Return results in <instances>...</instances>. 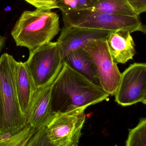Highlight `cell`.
<instances>
[{"mask_svg":"<svg viewBox=\"0 0 146 146\" xmlns=\"http://www.w3.org/2000/svg\"><path fill=\"white\" fill-rule=\"evenodd\" d=\"M109 95L63 62L51 87L52 111L65 112L102 102Z\"/></svg>","mask_w":146,"mask_h":146,"instance_id":"obj_1","label":"cell"},{"mask_svg":"<svg viewBox=\"0 0 146 146\" xmlns=\"http://www.w3.org/2000/svg\"><path fill=\"white\" fill-rule=\"evenodd\" d=\"M60 31L56 13L37 9L24 11L11 34L17 46L25 47L31 52L51 42Z\"/></svg>","mask_w":146,"mask_h":146,"instance_id":"obj_2","label":"cell"},{"mask_svg":"<svg viewBox=\"0 0 146 146\" xmlns=\"http://www.w3.org/2000/svg\"><path fill=\"white\" fill-rule=\"evenodd\" d=\"M16 61L7 53L3 54L0 57V91L3 113L1 138L18 133L27 126L25 117L21 110L15 88Z\"/></svg>","mask_w":146,"mask_h":146,"instance_id":"obj_3","label":"cell"},{"mask_svg":"<svg viewBox=\"0 0 146 146\" xmlns=\"http://www.w3.org/2000/svg\"><path fill=\"white\" fill-rule=\"evenodd\" d=\"M62 13L65 26H75L95 30L113 31L125 30L131 33L146 28L138 16H125L81 9Z\"/></svg>","mask_w":146,"mask_h":146,"instance_id":"obj_4","label":"cell"},{"mask_svg":"<svg viewBox=\"0 0 146 146\" xmlns=\"http://www.w3.org/2000/svg\"><path fill=\"white\" fill-rule=\"evenodd\" d=\"M63 63L57 42H51L30 52L29 58L25 62L37 88L52 83Z\"/></svg>","mask_w":146,"mask_h":146,"instance_id":"obj_5","label":"cell"},{"mask_svg":"<svg viewBox=\"0 0 146 146\" xmlns=\"http://www.w3.org/2000/svg\"><path fill=\"white\" fill-rule=\"evenodd\" d=\"M85 108L57 112L45 126L47 137L55 146H79L86 115Z\"/></svg>","mask_w":146,"mask_h":146,"instance_id":"obj_6","label":"cell"},{"mask_svg":"<svg viewBox=\"0 0 146 146\" xmlns=\"http://www.w3.org/2000/svg\"><path fill=\"white\" fill-rule=\"evenodd\" d=\"M96 66L100 86L109 95H115L121 76L112 60L106 40H94L83 49Z\"/></svg>","mask_w":146,"mask_h":146,"instance_id":"obj_7","label":"cell"},{"mask_svg":"<svg viewBox=\"0 0 146 146\" xmlns=\"http://www.w3.org/2000/svg\"><path fill=\"white\" fill-rule=\"evenodd\" d=\"M115 95L116 102L122 106L146 104L145 63L132 64L121 74Z\"/></svg>","mask_w":146,"mask_h":146,"instance_id":"obj_8","label":"cell"},{"mask_svg":"<svg viewBox=\"0 0 146 146\" xmlns=\"http://www.w3.org/2000/svg\"><path fill=\"white\" fill-rule=\"evenodd\" d=\"M111 32L64 26L57 42L62 59L72 51L83 49L92 40H106Z\"/></svg>","mask_w":146,"mask_h":146,"instance_id":"obj_9","label":"cell"},{"mask_svg":"<svg viewBox=\"0 0 146 146\" xmlns=\"http://www.w3.org/2000/svg\"><path fill=\"white\" fill-rule=\"evenodd\" d=\"M52 83L36 89L26 115L27 125L37 129L46 126L53 117L55 113L51 106Z\"/></svg>","mask_w":146,"mask_h":146,"instance_id":"obj_10","label":"cell"},{"mask_svg":"<svg viewBox=\"0 0 146 146\" xmlns=\"http://www.w3.org/2000/svg\"><path fill=\"white\" fill-rule=\"evenodd\" d=\"M131 33L127 30H116L111 31L106 38L109 51L117 65L125 64L133 59L136 51Z\"/></svg>","mask_w":146,"mask_h":146,"instance_id":"obj_11","label":"cell"},{"mask_svg":"<svg viewBox=\"0 0 146 146\" xmlns=\"http://www.w3.org/2000/svg\"><path fill=\"white\" fill-rule=\"evenodd\" d=\"M15 81L20 107L25 117L37 88L25 62H15Z\"/></svg>","mask_w":146,"mask_h":146,"instance_id":"obj_12","label":"cell"},{"mask_svg":"<svg viewBox=\"0 0 146 146\" xmlns=\"http://www.w3.org/2000/svg\"><path fill=\"white\" fill-rule=\"evenodd\" d=\"M63 62L93 84L101 87L94 62L83 49L77 50L66 55Z\"/></svg>","mask_w":146,"mask_h":146,"instance_id":"obj_13","label":"cell"},{"mask_svg":"<svg viewBox=\"0 0 146 146\" xmlns=\"http://www.w3.org/2000/svg\"><path fill=\"white\" fill-rule=\"evenodd\" d=\"M89 9L110 14L139 16L127 0H98Z\"/></svg>","mask_w":146,"mask_h":146,"instance_id":"obj_14","label":"cell"},{"mask_svg":"<svg viewBox=\"0 0 146 146\" xmlns=\"http://www.w3.org/2000/svg\"><path fill=\"white\" fill-rule=\"evenodd\" d=\"M37 129L27 125L21 131L0 139V146H25Z\"/></svg>","mask_w":146,"mask_h":146,"instance_id":"obj_15","label":"cell"},{"mask_svg":"<svg viewBox=\"0 0 146 146\" xmlns=\"http://www.w3.org/2000/svg\"><path fill=\"white\" fill-rule=\"evenodd\" d=\"M126 146H146V118L140 119L138 125L129 130Z\"/></svg>","mask_w":146,"mask_h":146,"instance_id":"obj_16","label":"cell"},{"mask_svg":"<svg viewBox=\"0 0 146 146\" xmlns=\"http://www.w3.org/2000/svg\"><path fill=\"white\" fill-rule=\"evenodd\" d=\"M98 0H56L57 8L62 13L89 9Z\"/></svg>","mask_w":146,"mask_h":146,"instance_id":"obj_17","label":"cell"},{"mask_svg":"<svg viewBox=\"0 0 146 146\" xmlns=\"http://www.w3.org/2000/svg\"><path fill=\"white\" fill-rule=\"evenodd\" d=\"M25 146H55L47 137L45 127L37 129Z\"/></svg>","mask_w":146,"mask_h":146,"instance_id":"obj_18","label":"cell"},{"mask_svg":"<svg viewBox=\"0 0 146 146\" xmlns=\"http://www.w3.org/2000/svg\"><path fill=\"white\" fill-rule=\"evenodd\" d=\"M38 9L51 10L57 8L56 0H25Z\"/></svg>","mask_w":146,"mask_h":146,"instance_id":"obj_19","label":"cell"},{"mask_svg":"<svg viewBox=\"0 0 146 146\" xmlns=\"http://www.w3.org/2000/svg\"><path fill=\"white\" fill-rule=\"evenodd\" d=\"M3 107L2 100L1 95L0 91V133L1 132L3 125Z\"/></svg>","mask_w":146,"mask_h":146,"instance_id":"obj_20","label":"cell"},{"mask_svg":"<svg viewBox=\"0 0 146 146\" xmlns=\"http://www.w3.org/2000/svg\"><path fill=\"white\" fill-rule=\"evenodd\" d=\"M6 38L3 36L0 33V53L2 51V50L3 48L5 45V42H6Z\"/></svg>","mask_w":146,"mask_h":146,"instance_id":"obj_21","label":"cell"},{"mask_svg":"<svg viewBox=\"0 0 146 146\" xmlns=\"http://www.w3.org/2000/svg\"><path fill=\"white\" fill-rule=\"evenodd\" d=\"M0 138H1V136H0Z\"/></svg>","mask_w":146,"mask_h":146,"instance_id":"obj_22","label":"cell"},{"mask_svg":"<svg viewBox=\"0 0 146 146\" xmlns=\"http://www.w3.org/2000/svg\"><path fill=\"white\" fill-rule=\"evenodd\" d=\"M115 146H117V145H115Z\"/></svg>","mask_w":146,"mask_h":146,"instance_id":"obj_23","label":"cell"}]
</instances>
